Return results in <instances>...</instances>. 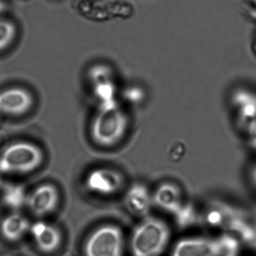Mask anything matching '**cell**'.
<instances>
[{
    "mask_svg": "<svg viewBox=\"0 0 256 256\" xmlns=\"http://www.w3.org/2000/svg\"><path fill=\"white\" fill-rule=\"evenodd\" d=\"M128 126V116L116 100L100 103L98 113L91 124V136L97 144L109 148L122 140Z\"/></svg>",
    "mask_w": 256,
    "mask_h": 256,
    "instance_id": "obj_1",
    "label": "cell"
},
{
    "mask_svg": "<svg viewBox=\"0 0 256 256\" xmlns=\"http://www.w3.org/2000/svg\"><path fill=\"white\" fill-rule=\"evenodd\" d=\"M170 230L161 218L148 216L134 228L130 240L133 256H158L166 250Z\"/></svg>",
    "mask_w": 256,
    "mask_h": 256,
    "instance_id": "obj_2",
    "label": "cell"
},
{
    "mask_svg": "<svg viewBox=\"0 0 256 256\" xmlns=\"http://www.w3.org/2000/svg\"><path fill=\"white\" fill-rule=\"evenodd\" d=\"M44 154L37 145L28 142L10 144L0 152V173L24 174L42 164Z\"/></svg>",
    "mask_w": 256,
    "mask_h": 256,
    "instance_id": "obj_3",
    "label": "cell"
},
{
    "mask_svg": "<svg viewBox=\"0 0 256 256\" xmlns=\"http://www.w3.org/2000/svg\"><path fill=\"white\" fill-rule=\"evenodd\" d=\"M124 232L115 224H104L94 230L86 240L85 256H122Z\"/></svg>",
    "mask_w": 256,
    "mask_h": 256,
    "instance_id": "obj_4",
    "label": "cell"
},
{
    "mask_svg": "<svg viewBox=\"0 0 256 256\" xmlns=\"http://www.w3.org/2000/svg\"><path fill=\"white\" fill-rule=\"evenodd\" d=\"M124 184V176L118 170L108 168L94 169L85 178L86 188L98 196H113L122 188Z\"/></svg>",
    "mask_w": 256,
    "mask_h": 256,
    "instance_id": "obj_5",
    "label": "cell"
},
{
    "mask_svg": "<svg viewBox=\"0 0 256 256\" xmlns=\"http://www.w3.org/2000/svg\"><path fill=\"white\" fill-rule=\"evenodd\" d=\"M34 104V96L26 88L14 86L0 90V114L22 116L29 112Z\"/></svg>",
    "mask_w": 256,
    "mask_h": 256,
    "instance_id": "obj_6",
    "label": "cell"
},
{
    "mask_svg": "<svg viewBox=\"0 0 256 256\" xmlns=\"http://www.w3.org/2000/svg\"><path fill=\"white\" fill-rule=\"evenodd\" d=\"M59 200V192L55 186L44 184L38 186L28 194L26 204L34 215L42 217L56 210Z\"/></svg>",
    "mask_w": 256,
    "mask_h": 256,
    "instance_id": "obj_7",
    "label": "cell"
},
{
    "mask_svg": "<svg viewBox=\"0 0 256 256\" xmlns=\"http://www.w3.org/2000/svg\"><path fill=\"white\" fill-rule=\"evenodd\" d=\"M172 256H220L217 239L206 236L184 238L176 242Z\"/></svg>",
    "mask_w": 256,
    "mask_h": 256,
    "instance_id": "obj_8",
    "label": "cell"
},
{
    "mask_svg": "<svg viewBox=\"0 0 256 256\" xmlns=\"http://www.w3.org/2000/svg\"><path fill=\"white\" fill-rule=\"evenodd\" d=\"M30 233L37 248L47 254L56 251L62 242V234L60 229L46 222H37L31 224Z\"/></svg>",
    "mask_w": 256,
    "mask_h": 256,
    "instance_id": "obj_9",
    "label": "cell"
},
{
    "mask_svg": "<svg viewBox=\"0 0 256 256\" xmlns=\"http://www.w3.org/2000/svg\"><path fill=\"white\" fill-rule=\"evenodd\" d=\"M125 205L133 215L145 218L154 205L152 194L144 184H133L126 194Z\"/></svg>",
    "mask_w": 256,
    "mask_h": 256,
    "instance_id": "obj_10",
    "label": "cell"
},
{
    "mask_svg": "<svg viewBox=\"0 0 256 256\" xmlns=\"http://www.w3.org/2000/svg\"><path fill=\"white\" fill-rule=\"evenodd\" d=\"M152 199L154 204L173 215L184 204L180 188L172 182H164L158 186L152 194Z\"/></svg>",
    "mask_w": 256,
    "mask_h": 256,
    "instance_id": "obj_11",
    "label": "cell"
},
{
    "mask_svg": "<svg viewBox=\"0 0 256 256\" xmlns=\"http://www.w3.org/2000/svg\"><path fill=\"white\" fill-rule=\"evenodd\" d=\"M232 103L240 120L247 126L256 122V94L240 90L232 97Z\"/></svg>",
    "mask_w": 256,
    "mask_h": 256,
    "instance_id": "obj_12",
    "label": "cell"
},
{
    "mask_svg": "<svg viewBox=\"0 0 256 256\" xmlns=\"http://www.w3.org/2000/svg\"><path fill=\"white\" fill-rule=\"evenodd\" d=\"M29 220L20 214L6 216L0 224V232L2 236L10 242L20 240L30 230Z\"/></svg>",
    "mask_w": 256,
    "mask_h": 256,
    "instance_id": "obj_13",
    "label": "cell"
},
{
    "mask_svg": "<svg viewBox=\"0 0 256 256\" xmlns=\"http://www.w3.org/2000/svg\"><path fill=\"white\" fill-rule=\"evenodd\" d=\"M17 26L10 19L0 18V54L8 50L18 36Z\"/></svg>",
    "mask_w": 256,
    "mask_h": 256,
    "instance_id": "obj_14",
    "label": "cell"
},
{
    "mask_svg": "<svg viewBox=\"0 0 256 256\" xmlns=\"http://www.w3.org/2000/svg\"><path fill=\"white\" fill-rule=\"evenodd\" d=\"M220 256H238L240 244L234 234H224L216 238Z\"/></svg>",
    "mask_w": 256,
    "mask_h": 256,
    "instance_id": "obj_15",
    "label": "cell"
},
{
    "mask_svg": "<svg viewBox=\"0 0 256 256\" xmlns=\"http://www.w3.org/2000/svg\"><path fill=\"white\" fill-rule=\"evenodd\" d=\"M180 227H187L196 222L197 215L191 204H184L180 209L174 214Z\"/></svg>",
    "mask_w": 256,
    "mask_h": 256,
    "instance_id": "obj_16",
    "label": "cell"
},
{
    "mask_svg": "<svg viewBox=\"0 0 256 256\" xmlns=\"http://www.w3.org/2000/svg\"><path fill=\"white\" fill-rule=\"evenodd\" d=\"M251 178L252 180L253 184L256 186V166H254V168L252 169L251 172Z\"/></svg>",
    "mask_w": 256,
    "mask_h": 256,
    "instance_id": "obj_17",
    "label": "cell"
},
{
    "mask_svg": "<svg viewBox=\"0 0 256 256\" xmlns=\"http://www.w3.org/2000/svg\"><path fill=\"white\" fill-rule=\"evenodd\" d=\"M6 7V5L4 0H0V14L5 11Z\"/></svg>",
    "mask_w": 256,
    "mask_h": 256,
    "instance_id": "obj_18",
    "label": "cell"
},
{
    "mask_svg": "<svg viewBox=\"0 0 256 256\" xmlns=\"http://www.w3.org/2000/svg\"><path fill=\"white\" fill-rule=\"evenodd\" d=\"M2 185V179H1V176H0V186Z\"/></svg>",
    "mask_w": 256,
    "mask_h": 256,
    "instance_id": "obj_19",
    "label": "cell"
}]
</instances>
